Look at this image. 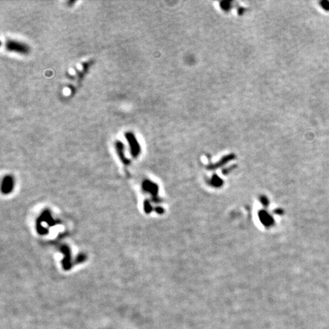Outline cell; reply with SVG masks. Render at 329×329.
Returning <instances> with one entry per match:
<instances>
[{"mask_svg": "<svg viewBox=\"0 0 329 329\" xmlns=\"http://www.w3.org/2000/svg\"><path fill=\"white\" fill-rule=\"evenodd\" d=\"M6 48L9 51L25 54L29 52V47L25 44L15 40H9L6 43Z\"/></svg>", "mask_w": 329, "mask_h": 329, "instance_id": "obj_1", "label": "cell"}, {"mask_svg": "<svg viewBox=\"0 0 329 329\" xmlns=\"http://www.w3.org/2000/svg\"><path fill=\"white\" fill-rule=\"evenodd\" d=\"M125 137H126V140H127L130 145V150L132 155L134 156H137L140 153V147L138 141H137V139L136 138L134 134L130 132H126L125 134Z\"/></svg>", "mask_w": 329, "mask_h": 329, "instance_id": "obj_2", "label": "cell"}, {"mask_svg": "<svg viewBox=\"0 0 329 329\" xmlns=\"http://www.w3.org/2000/svg\"><path fill=\"white\" fill-rule=\"evenodd\" d=\"M321 5H322V7L324 9H325V10L328 11L329 10V2L328 1H323L321 2Z\"/></svg>", "mask_w": 329, "mask_h": 329, "instance_id": "obj_3", "label": "cell"}]
</instances>
